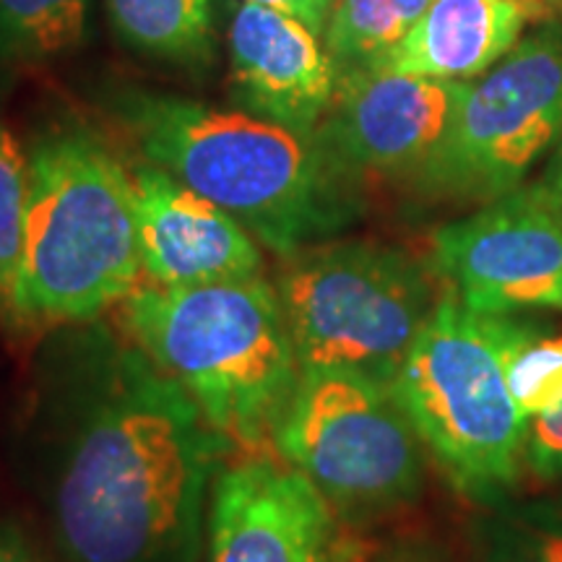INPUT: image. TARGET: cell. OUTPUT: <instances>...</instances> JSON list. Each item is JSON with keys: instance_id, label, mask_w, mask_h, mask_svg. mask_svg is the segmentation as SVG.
I'll return each mask as SVG.
<instances>
[{"instance_id": "obj_4", "label": "cell", "mask_w": 562, "mask_h": 562, "mask_svg": "<svg viewBox=\"0 0 562 562\" xmlns=\"http://www.w3.org/2000/svg\"><path fill=\"white\" fill-rule=\"evenodd\" d=\"M121 328L199 404L216 432L261 453L300 378L273 281L201 286L140 281L121 302Z\"/></svg>"}, {"instance_id": "obj_17", "label": "cell", "mask_w": 562, "mask_h": 562, "mask_svg": "<svg viewBox=\"0 0 562 562\" xmlns=\"http://www.w3.org/2000/svg\"><path fill=\"white\" fill-rule=\"evenodd\" d=\"M501 355L510 396L526 419L562 406V334L547 336L542 326L518 315H482Z\"/></svg>"}, {"instance_id": "obj_12", "label": "cell", "mask_w": 562, "mask_h": 562, "mask_svg": "<svg viewBox=\"0 0 562 562\" xmlns=\"http://www.w3.org/2000/svg\"><path fill=\"white\" fill-rule=\"evenodd\" d=\"M131 172L146 284L201 286L261 277V243L235 216L149 161Z\"/></svg>"}, {"instance_id": "obj_11", "label": "cell", "mask_w": 562, "mask_h": 562, "mask_svg": "<svg viewBox=\"0 0 562 562\" xmlns=\"http://www.w3.org/2000/svg\"><path fill=\"white\" fill-rule=\"evenodd\" d=\"M469 81L351 70L339 76L326 117L315 131L344 175L409 182L446 144Z\"/></svg>"}, {"instance_id": "obj_20", "label": "cell", "mask_w": 562, "mask_h": 562, "mask_svg": "<svg viewBox=\"0 0 562 562\" xmlns=\"http://www.w3.org/2000/svg\"><path fill=\"white\" fill-rule=\"evenodd\" d=\"M26 149L0 123V331L13 336V294L24 256Z\"/></svg>"}, {"instance_id": "obj_6", "label": "cell", "mask_w": 562, "mask_h": 562, "mask_svg": "<svg viewBox=\"0 0 562 562\" xmlns=\"http://www.w3.org/2000/svg\"><path fill=\"white\" fill-rule=\"evenodd\" d=\"M271 448L351 531L389 521L425 495V442L391 385L360 370L302 368Z\"/></svg>"}, {"instance_id": "obj_1", "label": "cell", "mask_w": 562, "mask_h": 562, "mask_svg": "<svg viewBox=\"0 0 562 562\" xmlns=\"http://www.w3.org/2000/svg\"><path fill=\"white\" fill-rule=\"evenodd\" d=\"M40 490L63 562H199L232 442L108 323L53 331L34 393Z\"/></svg>"}, {"instance_id": "obj_25", "label": "cell", "mask_w": 562, "mask_h": 562, "mask_svg": "<svg viewBox=\"0 0 562 562\" xmlns=\"http://www.w3.org/2000/svg\"><path fill=\"white\" fill-rule=\"evenodd\" d=\"M533 188L562 211V138L560 144L554 146L550 159L544 161V172L533 180Z\"/></svg>"}, {"instance_id": "obj_26", "label": "cell", "mask_w": 562, "mask_h": 562, "mask_svg": "<svg viewBox=\"0 0 562 562\" xmlns=\"http://www.w3.org/2000/svg\"><path fill=\"white\" fill-rule=\"evenodd\" d=\"M550 3H552V9H554V11L562 13V0H550Z\"/></svg>"}, {"instance_id": "obj_9", "label": "cell", "mask_w": 562, "mask_h": 562, "mask_svg": "<svg viewBox=\"0 0 562 562\" xmlns=\"http://www.w3.org/2000/svg\"><path fill=\"white\" fill-rule=\"evenodd\" d=\"M430 269L476 315L562 311V211L526 182L440 224Z\"/></svg>"}, {"instance_id": "obj_19", "label": "cell", "mask_w": 562, "mask_h": 562, "mask_svg": "<svg viewBox=\"0 0 562 562\" xmlns=\"http://www.w3.org/2000/svg\"><path fill=\"white\" fill-rule=\"evenodd\" d=\"M91 0H0V60L40 63L79 47Z\"/></svg>"}, {"instance_id": "obj_24", "label": "cell", "mask_w": 562, "mask_h": 562, "mask_svg": "<svg viewBox=\"0 0 562 562\" xmlns=\"http://www.w3.org/2000/svg\"><path fill=\"white\" fill-rule=\"evenodd\" d=\"M248 3H258V5H269V9L284 11L302 21L305 26H311L315 34H321L326 30L328 13H331L334 0H248Z\"/></svg>"}, {"instance_id": "obj_15", "label": "cell", "mask_w": 562, "mask_h": 562, "mask_svg": "<svg viewBox=\"0 0 562 562\" xmlns=\"http://www.w3.org/2000/svg\"><path fill=\"white\" fill-rule=\"evenodd\" d=\"M108 9L136 53L178 66H206L214 55L216 0H108Z\"/></svg>"}, {"instance_id": "obj_10", "label": "cell", "mask_w": 562, "mask_h": 562, "mask_svg": "<svg viewBox=\"0 0 562 562\" xmlns=\"http://www.w3.org/2000/svg\"><path fill=\"white\" fill-rule=\"evenodd\" d=\"M203 544V562H347L360 547L313 482L266 451L222 463Z\"/></svg>"}, {"instance_id": "obj_22", "label": "cell", "mask_w": 562, "mask_h": 562, "mask_svg": "<svg viewBox=\"0 0 562 562\" xmlns=\"http://www.w3.org/2000/svg\"><path fill=\"white\" fill-rule=\"evenodd\" d=\"M347 562H459L451 547L427 533H404L378 547L360 544Z\"/></svg>"}, {"instance_id": "obj_8", "label": "cell", "mask_w": 562, "mask_h": 562, "mask_svg": "<svg viewBox=\"0 0 562 562\" xmlns=\"http://www.w3.org/2000/svg\"><path fill=\"white\" fill-rule=\"evenodd\" d=\"M560 138L562 19H550L469 81L446 144L409 188L427 201L482 206L526 186Z\"/></svg>"}, {"instance_id": "obj_14", "label": "cell", "mask_w": 562, "mask_h": 562, "mask_svg": "<svg viewBox=\"0 0 562 562\" xmlns=\"http://www.w3.org/2000/svg\"><path fill=\"white\" fill-rule=\"evenodd\" d=\"M554 13L550 0H432L414 30L370 70L474 81L524 40L529 24Z\"/></svg>"}, {"instance_id": "obj_16", "label": "cell", "mask_w": 562, "mask_h": 562, "mask_svg": "<svg viewBox=\"0 0 562 562\" xmlns=\"http://www.w3.org/2000/svg\"><path fill=\"white\" fill-rule=\"evenodd\" d=\"M472 562H562V492L503 497L469 524Z\"/></svg>"}, {"instance_id": "obj_5", "label": "cell", "mask_w": 562, "mask_h": 562, "mask_svg": "<svg viewBox=\"0 0 562 562\" xmlns=\"http://www.w3.org/2000/svg\"><path fill=\"white\" fill-rule=\"evenodd\" d=\"M427 456L476 508L516 495L526 425L482 315L451 292L406 351L391 381Z\"/></svg>"}, {"instance_id": "obj_2", "label": "cell", "mask_w": 562, "mask_h": 562, "mask_svg": "<svg viewBox=\"0 0 562 562\" xmlns=\"http://www.w3.org/2000/svg\"><path fill=\"white\" fill-rule=\"evenodd\" d=\"M104 108L140 159L206 195L279 258L334 240L362 216V186L315 133L144 89L115 91Z\"/></svg>"}, {"instance_id": "obj_21", "label": "cell", "mask_w": 562, "mask_h": 562, "mask_svg": "<svg viewBox=\"0 0 562 562\" xmlns=\"http://www.w3.org/2000/svg\"><path fill=\"white\" fill-rule=\"evenodd\" d=\"M524 469L547 484H562V406L526 425Z\"/></svg>"}, {"instance_id": "obj_3", "label": "cell", "mask_w": 562, "mask_h": 562, "mask_svg": "<svg viewBox=\"0 0 562 562\" xmlns=\"http://www.w3.org/2000/svg\"><path fill=\"white\" fill-rule=\"evenodd\" d=\"M140 284L133 172L81 117L45 125L26 149L24 256L13 336L87 326Z\"/></svg>"}, {"instance_id": "obj_13", "label": "cell", "mask_w": 562, "mask_h": 562, "mask_svg": "<svg viewBox=\"0 0 562 562\" xmlns=\"http://www.w3.org/2000/svg\"><path fill=\"white\" fill-rule=\"evenodd\" d=\"M229 83L237 110L315 133L339 74L311 26L269 5L243 3L229 21Z\"/></svg>"}, {"instance_id": "obj_7", "label": "cell", "mask_w": 562, "mask_h": 562, "mask_svg": "<svg viewBox=\"0 0 562 562\" xmlns=\"http://www.w3.org/2000/svg\"><path fill=\"white\" fill-rule=\"evenodd\" d=\"M277 286L302 368L393 381L438 305L432 279L396 245L326 240L281 258Z\"/></svg>"}, {"instance_id": "obj_23", "label": "cell", "mask_w": 562, "mask_h": 562, "mask_svg": "<svg viewBox=\"0 0 562 562\" xmlns=\"http://www.w3.org/2000/svg\"><path fill=\"white\" fill-rule=\"evenodd\" d=\"M0 562H55L30 526L16 516H0Z\"/></svg>"}, {"instance_id": "obj_18", "label": "cell", "mask_w": 562, "mask_h": 562, "mask_svg": "<svg viewBox=\"0 0 562 562\" xmlns=\"http://www.w3.org/2000/svg\"><path fill=\"white\" fill-rule=\"evenodd\" d=\"M432 0H334L323 45L336 74L370 70L414 30Z\"/></svg>"}]
</instances>
